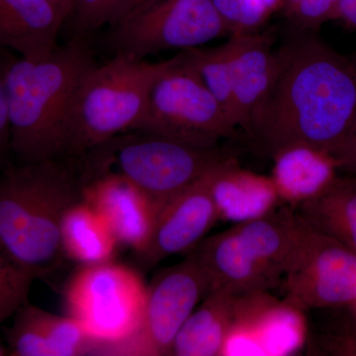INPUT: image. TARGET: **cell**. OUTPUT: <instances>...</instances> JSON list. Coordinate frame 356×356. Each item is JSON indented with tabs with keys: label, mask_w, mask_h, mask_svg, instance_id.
I'll return each instance as SVG.
<instances>
[{
	"label": "cell",
	"mask_w": 356,
	"mask_h": 356,
	"mask_svg": "<svg viewBox=\"0 0 356 356\" xmlns=\"http://www.w3.org/2000/svg\"><path fill=\"white\" fill-rule=\"evenodd\" d=\"M276 53L270 86L252 115L248 137L271 158L307 146L348 172L355 149L356 70L316 32L291 30Z\"/></svg>",
	"instance_id": "cell-1"
},
{
	"label": "cell",
	"mask_w": 356,
	"mask_h": 356,
	"mask_svg": "<svg viewBox=\"0 0 356 356\" xmlns=\"http://www.w3.org/2000/svg\"><path fill=\"white\" fill-rule=\"evenodd\" d=\"M79 159L13 161L0 173V243L37 278L50 275L65 259L60 224L83 200Z\"/></svg>",
	"instance_id": "cell-2"
},
{
	"label": "cell",
	"mask_w": 356,
	"mask_h": 356,
	"mask_svg": "<svg viewBox=\"0 0 356 356\" xmlns=\"http://www.w3.org/2000/svg\"><path fill=\"white\" fill-rule=\"evenodd\" d=\"M95 64L86 38L76 36L43 60L13 58L6 81L15 163L64 158L77 86Z\"/></svg>",
	"instance_id": "cell-3"
},
{
	"label": "cell",
	"mask_w": 356,
	"mask_h": 356,
	"mask_svg": "<svg viewBox=\"0 0 356 356\" xmlns=\"http://www.w3.org/2000/svg\"><path fill=\"white\" fill-rule=\"evenodd\" d=\"M170 62L115 55L90 67L70 108L64 158H83L112 138L133 131L145 113L154 81Z\"/></svg>",
	"instance_id": "cell-4"
},
{
	"label": "cell",
	"mask_w": 356,
	"mask_h": 356,
	"mask_svg": "<svg viewBox=\"0 0 356 356\" xmlns=\"http://www.w3.org/2000/svg\"><path fill=\"white\" fill-rule=\"evenodd\" d=\"M86 170L102 172L113 165L149 196L158 211L163 204L233 158L216 147H198L178 140L127 132L89 152Z\"/></svg>",
	"instance_id": "cell-5"
},
{
	"label": "cell",
	"mask_w": 356,
	"mask_h": 356,
	"mask_svg": "<svg viewBox=\"0 0 356 356\" xmlns=\"http://www.w3.org/2000/svg\"><path fill=\"white\" fill-rule=\"evenodd\" d=\"M147 286L132 267L114 261L79 266L64 289L67 316L97 343L95 355L139 329Z\"/></svg>",
	"instance_id": "cell-6"
},
{
	"label": "cell",
	"mask_w": 356,
	"mask_h": 356,
	"mask_svg": "<svg viewBox=\"0 0 356 356\" xmlns=\"http://www.w3.org/2000/svg\"><path fill=\"white\" fill-rule=\"evenodd\" d=\"M236 129L181 51L156 77L145 113L131 132L208 149L232 137Z\"/></svg>",
	"instance_id": "cell-7"
},
{
	"label": "cell",
	"mask_w": 356,
	"mask_h": 356,
	"mask_svg": "<svg viewBox=\"0 0 356 356\" xmlns=\"http://www.w3.org/2000/svg\"><path fill=\"white\" fill-rule=\"evenodd\" d=\"M109 27L106 44L113 56L139 60L231 36L212 0H147Z\"/></svg>",
	"instance_id": "cell-8"
},
{
	"label": "cell",
	"mask_w": 356,
	"mask_h": 356,
	"mask_svg": "<svg viewBox=\"0 0 356 356\" xmlns=\"http://www.w3.org/2000/svg\"><path fill=\"white\" fill-rule=\"evenodd\" d=\"M211 287L209 274L191 254L159 271L147 286L139 329L125 341L105 348L102 355H170L178 332Z\"/></svg>",
	"instance_id": "cell-9"
},
{
	"label": "cell",
	"mask_w": 356,
	"mask_h": 356,
	"mask_svg": "<svg viewBox=\"0 0 356 356\" xmlns=\"http://www.w3.org/2000/svg\"><path fill=\"white\" fill-rule=\"evenodd\" d=\"M283 280L287 303L301 311L356 303V254L306 222Z\"/></svg>",
	"instance_id": "cell-10"
},
{
	"label": "cell",
	"mask_w": 356,
	"mask_h": 356,
	"mask_svg": "<svg viewBox=\"0 0 356 356\" xmlns=\"http://www.w3.org/2000/svg\"><path fill=\"white\" fill-rule=\"evenodd\" d=\"M83 200L105 220L119 245L138 257L146 252L158 208L139 187L110 170L84 173Z\"/></svg>",
	"instance_id": "cell-11"
},
{
	"label": "cell",
	"mask_w": 356,
	"mask_h": 356,
	"mask_svg": "<svg viewBox=\"0 0 356 356\" xmlns=\"http://www.w3.org/2000/svg\"><path fill=\"white\" fill-rule=\"evenodd\" d=\"M207 175L159 208L149 245L138 257L143 266L152 268L170 255L191 252L219 220Z\"/></svg>",
	"instance_id": "cell-12"
},
{
	"label": "cell",
	"mask_w": 356,
	"mask_h": 356,
	"mask_svg": "<svg viewBox=\"0 0 356 356\" xmlns=\"http://www.w3.org/2000/svg\"><path fill=\"white\" fill-rule=\"evenodd\" d=\"M189 252L209 274L211 290H228L243 296L268 292L280 284L255 259L234 227L204 238Z\"/></svg>",
	"instance_id": "cell-13"
},
{
	"label": "cell",
	"mask_w": 356,
	"mask_h": 356,
	"mask_svg": "<svg viewBox=\"0 0 356 356\" xmlns=\"http://www.w3.org/2000/svg\"><path fill=\"white\" fill-rule=\"evenodd\" d=\"M67 18L49 0H0V49L40 60L58 47Z\"/></svg>",
	"instance_id": "cell-14"
},
{
	"label": "cell",
	"mask_w": 356,
	"mask_h": 356,
	"mask_svg": "<svg viewBox=\"0 0 356 356\" xmlns=\"http://www.w3.org/2000/svg\"><path fill=\"white\" fill-rule=\"evenodd\" d=\"M207 180L222 221L241 224L259 219L275 209L280 201L271 177L243 170L234 156L208 172Z\"/></svg>",
	"instance_id": "cell-15"
},
{
	"label": "cell",
	"mask_w": 356,
	"mask_h": 356,
	"mask_svg": "<svg viewBox=\"0 0 356 356\" xmlns=\"http://www.w3.org/2000/svg\"><path fill=\"white\" fill-rule=\"evenodd\" d=\"M228 41L236 123L238 128L245 131L273 81L276 53L268 34L232 35Z\"/></svg>",
	"instance_id": "cell-16"
},
{
	"label": "cell",
	"mask_w": 356,
	"mask_h": 356,
	"mask_svg": "<svg viewBox=\"0 0 356 356\" xmlns=\"http://www.w3.org/2000/svg\"><path fill=\"white\" fill-rule=\"evenodd\" d=\"M234 324L252 332L264 355H287L300 348L305 337L301 310L286 301L280 303L268 292L236 298Z\"/></svg>",
	"instance_id": "cell-17"
},
{
	"label": "cell",
	"mask_w": 356,
	"mask_h": 356,
	"mask_svg": "<svg viewBox=\"0 0 356 356\" xmlns=\"http://www.w3.org/2000/svg\"><path fill=\"white\" fill-rule=\"evenodd\" d=\"M306 222L287 208L274 209L266 216L234 229L255 259L280 283L303 236Z\"/></svg>",
	"instance_id": "cell-18"
},
{
	"label": "cell",
	"mask_w": 356,
	"mask_h": 356,
	"mask_svg": "<svg viewBox=\"0 0 356 356\" xmlns=\"http://www.w3.org/2000/svg\"><path fill=\"white\" fill-rule=\"evenodd\" d=\"M273 179L280 200L298 206L316 197L337 177L339 166L329 154L307 146H291L273 156Z\"/></svg>",
	"instance_id": "cell-19"
},
{
	"label": "cell",
	"mask_w": 356,
	"mask_h": 356,
	"mask_svg": "<svg viewBox=\"0 0 356 356\" xmlns=\"http://www.w3.org/2000/svg\"><path fill=\"white\" fill-rule=\"evenodd\" d=\"M238 297L224 289L208 292L178 332L170 355H221L234 323Z\"/></svg>",
	"instance_id": "cell-20"
},
{
	"label": "cell",
	"mask_w": 356,
	"mask_h": 356,
	"mask_svg": "<svg viewBox=\"0 0 356 356\" xmlns=\"http://www.w3.org/2000/svg\"><path fill=\"white\" fill-rule=\"evenodd\" d=\"M297 207L312 228L356 254V177H337L322 193Z\"/></svg>",
	"instance_id": "cell-21"
},
{
	"label": "cell",
	"mask_w": 356,
	"mask_h": 356,
	"mask_svg": "<svg viewBox=\"0 0 356 356\" xmlns=\"http://www.w3.org/2000/svg\"><path fill=\"white\" fill-rule=\"evenodd\" d=\"M65 257L79 266L114 261L119 243L108 225L83 200L65 211L60 224Z\"/></svg>",
	"instance_id": "cell-22"
},
{
	"label": "cell",
	"mask_w": 356,
	"mask_h": 356,
	"mask_svg": "<svg viewBox=\"0 0 356 356\" xmlns=\"http://www.w3.org/2000/svg\"><path fill=\"white\" fill-rule=\"evenodd\" d=\"M28 316L43 337L51 356L95 355L97 343L74 318L55 315L28 302Z\"/></svg>",
	"instance_id": "cell-23"
},
{
	"label": "cell",
	"mask_w": 356,
	"mask_h": 356,
	"mask_svg": "<svg viewBox=\"0 0 356 356\" xmlns=\"http://www.w3.org/2000/svg\"><path fill=\"white\" fill-rule=\"evenodd\" d=\"M185 58L197 72L206 88L215 96L232 123L236 126L232 84L231 51L229 41L214 48L182 51Z\"/></svg>",
	"instance_id": "cell-24"
},
{
	"label": "cell",
	"mask_w": 356,
	"mask_h": 356,
	"mask_svg": "<svg viewBox=\"0 0 356 356\" xmlns=\"http://www.w3.org/2000/svg\"><path fill=\"white\" fill-rule=\"evenodd\" d=\"M36 280V275L18 264L0 243V325L29 302Z\"/></svg>",
	"instance_id": "cell-25"
},
{
	"label": "cell",
	"mask_w": 356,
	"mask_h": 356,
	"mask_svg": "<svg viewBox=\"0 0 356 356\" xmlns=\"http://www.w3.org/2000/svg\"><path fill=\"white\" fill-rule=\"evenodd\" d=\"M232 35L257 32L270 16L264 0H212Z\"/></svg>",
	"instance_id": "cell-26"
},
{
	"label": "cell",
	"mask_w": 356,
	"mask_h": 356,
	"mask_svg": "<svg viewBox=\"0 0 356 356\" xmlns=\"http://www.w3.org/2000/svg\"><path fill=\"white\" fill-rule=\"evenodd\" d=\"M123 0H74L72 20L74 36L88 38L89 34L118 19Z\"/></svg>",
	"instance_id": "cell-27"
},
{
	"label": "cell",
	"mask_w": 356,
	"mask_h": 356,
	"mask_svg": "<svg viewBox=\"0 0 356 356\" xmlns=\"http://www.w3.org/2000/svg\"><path fill=\"white\" fill-rule=\"evenodd\" d=\"M291 30L316 32L325 23L339 19V0H284Z\"/></svg>",
	"instance_id": "cell-28"
},
{
	"label": "cell",
	"mask_w": 356,
	"mask_h": 356,
	"mask_svg": "<svg viewBox=\"0 0 356 356\" xmlns=\"http://www.w3.org/2000/svg\"><path fill=\"white\" fill-rule=\"evenodd\" d=\"M13 58L0 49V173L14 161L6 81L7 69Z\"/></svg>",
	"instance_id": "cell-29"
},
{
	"label": "cell",
	"mask_w": 356,
	"mask_h": 356,
	"mask_svg": "<svg viewBox=\"0 0 356 356\" xmlns=\"http://www.w3.org/2000/svg\"><path fill=\"white\" fill-rule=\"evenodd\" d=\"M339 19L356 29V0H339Z\"/></svg>",
	"instance_id": "cell-30"
},
{
	"label": "cell",
	"mask_w": 356,
	"mask_h": 356,
	"mask_svg": "<svg viewBox=\"0 0 356 356\" xmlns=\"http://www.w3.org/2000/svg\"><path fill=\"white\" fill-rule=\"evenodd\" d=\"M51 4H54L60 13L67 18V21L72 16L74 8V0H49Z\"/></svg>",
	"instance_id": "cell-31"
},
{
	"label": "cell",
	"mask_w": 356,
	"mask_h": 356,
	"mask_svg": "<svg viewBox=\"0 0 356 356\" xmlns=\"http://www.w3.org/2000/svg\"><path fill=\"white\" fill-rule=\"evenodd\" d=\"M146 1H147V0H123V1H122L121 10L120 14H119L118 19H120L122 16L125 15L129 11L133 10L134 8L140 6V4L145 3ZM112 24H113V23H112Z\"/></svg>",
	"instance_id": "cell-32"
},
{
	"label": "cell",
	"mask_w": 356,
	"mask_h": 356,
	"mask_svg": "<svg viewBox=\"0 0 356 356\" xmlns=\"http://www.w3.org/2000/svg\"><path fill=\"white\" fill-rule=\"evenodd\" d=\"M264 1L269 11L273 13L276 9L280 8L281 4L284 2V0H264Z\"/></svg>",
	"instance_id": "cell-33"
},
{
	"label": "cell",
	"mask_w": 356,
	"mask_h": 356,
	"mask_svg": "<svg viewBox=\"0 0 356 356\" xmlns=\"http://www.w3.org/2000/svg\"><path fill=\"white\" fill-rule=\"evenodd\" d=\"M355 135H356V130H355ZM350 172L353 173V175H356V143H355V158H353V165H351Z\"/></svg>",
	"instance_id": "cell-34"
},
{
	"label": "cell",
	"mask_w": 356,
	"mask_h": 356,
	"mask_svg": "<svg viewBox=\"0 0 356 356\" xmlns=\"http://www.w3.org/2000/svg\"><path fill=\"white\" fill-rule=\"evenodd\" d=\"M6 355H8V353H7V351L4 350L3 346H2L1 343H0V356Z\"/></svg>",
	"instance_id": "cell-35"
},
{
	"label": "cell",
	"mask_w": 356,
	"mask_h": 356,
	"mask_svg": "<svg viewBox=\"0 0 356 356\" xmlns=\"http://www.w3.org/2000/svg\"><path fill=\"white\" fill-rule=\"evenodd\" d=\"M351 62H353V65H355L356 70V51L355 55L353 56V58H350Z\"/></svg>",
	"instance_id": "cell-36"
}]
</instances>
